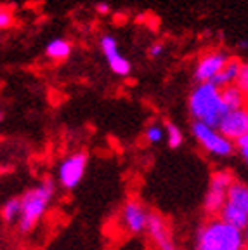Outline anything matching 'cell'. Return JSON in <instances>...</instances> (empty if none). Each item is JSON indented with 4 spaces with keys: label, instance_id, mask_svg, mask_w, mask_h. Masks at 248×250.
<instances>
[{
    "label": "cell",
    "instance_id": "obj_19",
    "mask_svg": "<svg viewBox=\"0 0 248 250\" xmlns=\"http://www.w3.org/2000/svg\"><path fill=\"white\" fill-rule=\"evenodd\" d=\"M165 137H167L165 127H162V125H158V124L147 125L146 130H144V139H146V143H149V145H158Z\"/></svg>",
    "mask_w": 248,
    "mask_h": 250
},
{
    "label": "cell",
    "instance_id": "obj_22",
    "mask_svg": "<svg viewBox=\"0 0 248 250\" xmlns=\"http://www.w3.org/2000/svg\"><path fill=\"white\" fill-rule=\"evenodd\" d=\"M163 51H165V45H163L162 42H155L147 47V56H149L151 59L160 58V56L163 54Z\"/></svg>",
    "mask_w": 248,
    "mask_h": 250
},
{
    "label": "cell",
    "instance_id": "obj_13",
    "mask_svg": "<svg viewBox=\"0 0 248 250\" xmlns=\"http://www.w3.org/2000/svg\"><path fill=\"white\" fill-rule=\"evenodd\" d=\"M219 217L224 221V223L231 224V226L238 228L241 231H247L248 229V215L245 212H241L240 208H236L234 205L231 203H226V207L221 210Z\"/></svg>",
    "mask_w": 248,
    "mask_h": 250
},
{
    "label": "cell",
    "instance_id": "obj_25",
    "mask_svg": "<svg viewBox=\"0 0 248 250\" xmlns=\"http://www.w3.org/2000/svg\"><path fill=\"white\" fill-rule=\"evenodd\" d=\"M94 9H96L97 14H108V12H109V4H108V2H97V4L94 5Z\"/></svg>",
    "mask_w": 248,
    "mask_h": 250
},
{
    "label": "cell",
    "instance_id": "obj_9",
    "mask_svg": "<svg viewBox=\"0 0 248 250\" xmlns=\"http://www.w3.org/2000/svg\"><path fill=\"white\" fill-rule=\"evenodd\" d=\"M146 234L149 236V240H151L153 247H155L156 250H179L167 221H165L160 214L151 212V217H149V223H147Z\"/></svg>",
    "mask_w": 248,
    "mask_h": 250
},
{
    "label": "cell",
    "instance_id": "obj_7",
    "mask_svg": "<svg viewBox=\"0 0 248 250\" xmlns=\"http://www.w3.org/2000/svg\"><path fill=\"white\" fill-rule=\"evenodd\" d=\"M87 165H89V158L83 151H75L64 156L58 167V183L61 184V188L75 189L85 176Z\"/></svg>",
    "mask_w": 248,
    "mask_h": 250
},
{
    "label": "cell",
    "instance_id": "obj_18",
    "mask_svg": "<svg viewBox=\"0 0 248 250\" xmlns=\"http://www.w3.org/2000/svg\"><path fill=\"white\" fill-rule=\"evenodd\" d=\"M165 134H167L165 141H167V145L170 146V148L175 149V148H179V146L184 143L183 130L179 129L175 124H172V122H165Z\"/></svg>",
    "mask_w": 248,
    "mask_h": 250
},
{
    "label": "cell",
    "instance_id": "obj_4",
    "mask_svg": "<svg viewBox=\"0 0 248 250\" xmlns=\"http://www.w3.org/2000/svg\"><path fill=\"white\" fill-rule=\"evenodd\" d=\"M191 134H193L194 141L200 145V148L212 156L226 158V156H231L236 151V143L227 139L217 127H210V125H207V124L193 122V125H191Z\"/></svg>",
    "mask_w": 248,
    "mask_h": 250
},
{
    "label": "cell",
    "instance_id": "obj_17",
    "mask_svg": "<svg viewBox=\"0 0 248 250\" xmlns=\"http://www.w3.org/2000/svg\"><path fill=\"white\" fill-rule=\"evenodd\" d=\"M21 217V196H12L5 200L2 207V219L5 224H18Z\"/></svg>",
    "mask_w": 248,
    "mask_h": 250
},
{
    "label": "cell",
    "instance_id": "obj_2",
    "mask_svg": "<svg viewBox=\"0 0 248 250\" xmlns=\"http://www.w3.org/2000/svg\"><path fill=\"white\" fill-rule=\"evenodd\" d=\"M247 243L245 231L224 223L221 217H208L198 228L194 250H243Z\"/></svg>",
    "mask_w": 248,
    "mask_h": 250
},
{
    "label": "cell",
    "instance_id": "obj_10",
    "mask_svg": "<svg viewBox=\"0 0 248 250\" xmlns=\"http://www.w3.org/2000/svg\"><path fill=\"white\" fill-rule=\"evenodd\" d=\"M219 130L224 134L227 139L233 143L240 141L248 134V106H243L240 109H231L224 115Z\"/></svg>",
    "mask_w": 248,
    "mask_h": 250
},
{
    "label": "cell",
    "instance_id": "obj_5",
    "mask_svg": "<svg viewBox=\"0 0 248 250\" xmlns=\"http://www.w3.org/2000/svg\"><path fill=\"white\" fill-rule=\"evenodd\" d=\"M234 177L229 170H215L210 177L208 189L203 200V208L208 217H219L221 210L227 203V195L231 186L234 184Z\"/></svg>",
    "mask_w": 248,
    "mask_h": 250
},
{
    "label": "cell",
    "instance_id": "obj_11",
    "mask_svg": "<svg viewBox=\"0 0 248 250\" xmlns=\"http://www.w3.org/2000/svg\"><path fill=\"white\" fill-rule=\"evenodd\" d=\"M101 51L104 54V59L108 61L109 70L118 77H127L132 71V64L125 56L120 54L118 42L113 35H103L101 37Z\"/></svg>",
    "mask_w": 248,
    "mask_h": 250
},
{
    "label": "cell",
    "instance_id": "obj_24",
    "mask_svg": "<svg viewBox=\"0 0 248 250\" xmlns=\"http://www.w3.org/2000/svg\"><path fill=\"white\" fill-rule=\"evenodd\" d=\"M118 250H144V245L139 242V240H130L125 245L118 247Z\"/></svg>",
    "mask_w": 248,
    "mask_h": 250
},
{
    "label": "cell",
    "instance_id": "obj_14",
    "mask_svg": "<svg viewBox=\"0 0 248 250\" xmlns=\"http://www.w3.org/2000/svg\"><path fill=\"white\" fill-rule=\"evenodd\" d=\"M227 203L234 205L236 208H240L241 212L248 215V186L241 181H234V184L229 189L227 195Z\"/></svg>",
    "mask_w": 248,
    "mask_h": 250
},
{
    "label": "cell",
    "instance_id": "obj_3",
    "mask_svg": "<svg viewBox=\"0 0 248 250\" xmlns=\"http://www.w3.org/2000/svg\"><path fill=\"white\" fill-rule=\"evenodd\" d=\"M54 195V179H42L39 184L24 191V195H21V217L20 223H18L20 233H30L42 221V217L49 210V205H51Z\"/></svg>",
    "mask_w": 248,
    "mask_h": 250
},
{
    "label": "cell",
    "instance_id": "obj_21",
    "mask_svg": "<svg viewBox=\"0 0 248 250\" xmlns=\"http://www.w3.org/2000/svg\"><path fill=\"white\" fill-rule=\"evenodd\" d=\"M12 21H14L12 12L9 11L7 7H2V11H0V28H2V30H7V28L12 26Z\"/></svg>",
    "mask_w": 248,
    "mask_h": 250
},
{
    "label": "cell",
    "instance_id": "obj_15",
    "mask_svg": "<svg viewBox=\"0 0 248 250\" xmlns=\"http://www.w3.org/2000/svg\"><path fill=\"white\" fill-rule=\"evenodd\" d=\"M222 99H224V104L229 111H231V109H240V108H243V106H248L247 96H245V92L236 83L222 89Z\"/></svg>",
    "mask_w": 248,
    "mask_h": 250
},
{
    "label": "cell",
    "instance_id": "obj_6",
    "mask_svg": "<svg viewBox=\"0 0 248 250\" xmlns=\"http://www.w3.org/2000/svg\"><path fill=\"white\" fill-rule=\"evenodd\" d=\"M149 217H151V212L144 207V203L137 198H130L122 207L120 215H118V224L124 229V233L130 234V236H139V234L146 233Z\"/></svg>",
    "mask_w": 248,
    "mask_h": 250
},
{
    "label": "cell",
    "instance_id": "obj_16",
    "mask_svg": "<svg viewBox=\"0 0 248 250\" xmlns=\"http://www.w3.org/2000/svg\"><path fill=\"white\" fill-rule=\"evenodd\" d=\"M71 54V43L64 39H54L47 43L45 47V56L52 61H66Z\"/></svg>",
    "mask_w": 248,
    "mask_h": 250
},
{
    "label": "cell",
    "instance_id": "obj_28",
    "mask_svg": "<svg viewBox=\"0 0 248 250\" xmlns=\"http://www.w3.org/2000/svg\"><path fill=\"white\" fill-rule=\"evenodd\" d=\"M243 250H248V243H247V247H245V249Z\"/></svg>",
    "mask_w": 248,
    "mask_h": 250
},
{
    "label": "cell",
    "instance_id": "obj_1",
    "mask_svg": "<svg viewBox=\"0 0 248 250\" xmlns=\"http://www.w3.org/2000/svg\"><path fill=\"white\" fill-rule=\"evenodd\" d=\"M187 108H189V115L194 122L217 127V129L224 115L229 111L222 99V89L213 85L212 82L194 85V89L189 94V99H187Z\"/></svg>",
    "mask_w": 248,
    "mask_h": 250
},
{
    "label": "cell",
    "instance_id": "obj_23",
    "mask_svg": "<svg viewBox=\"0 0 248 250\" xmlns=\"http://www.w3.org/2000/svg\"><path fill=\"white\" fill-rule=\"evenodd\" d=\"M236 151L241 155V158H248V134L245 137H241L240 141H236Z\"/></svg>",
    "mask_w": 248,
    "mask_h": 250
},
{
    "label": "cell",
    "instance_id": "obj_12",
    "mask_svg": "<svg viewBox=\"0 0 248 250\" xmlns=\"http://www.w3.org/2000/svg\"><path fill=\"white\" fill-rule=\"evenodd\" d=\"M243 64L245 62H241L238 58H231L227 61V64L221 70V73L212 80V83L217 85L219 89H224L227 85H234L238 82V77H240Z\"/></svg>",
    "mask_w": 248,
    "mask_h": 250
},
{
    "label": "cell",
    "instance_id": "obj_8",
    "mask_svg": "<svg viewBox=\"0 0 248 250\" xmlns=\"http://www.w3.org/2000/svg\"><path fill=\"white\" fill-rule=\"evenodd\" d=\"M229 59H231V56L226 51H221V49L205 52L200 58V61L196 62V66H194L193 78L196 80V83L212 82L213 78L221 73L222 68L227 64Z\"/></svg>",
    "mask_w": 248,
    "mask_h": 250
},
{
    "label": "cell",
    "instance_id": "obj_27",
    "mask_svg": "<svg viewBox=\"0 0 248 250\" xmlns=\"http://www.w3.org/2000/svg\"><path fill=\"white\" fill-rule=\"evenodd\" d=\"M245 234H247V240H248V229H247V231H245Z\"/></svg>",
    "mask_w": 248,
    "mask_h": 250
},
{
    "label": "cell",
    "instance_id": "obj_26",
    "mask_svg": "<svg viewBox=\"0 0 248 250\" xmlns=\"http://www.w3.org/2000/svg\"><path fill=\"white\" fill-rule=\"evenodd\" d=\"M240 47H241V49H245V47H248V42H241V43H240Z\"/></svg>",
    "mask_w": 248,
    "mask_h": 250
},
{
    "label": "cell",
    "instance_id": "obj_20",
    "mask_svg": "<svg viewBox=\"0 0 248 250\" xmlns=\"http://www.w3.org/2000/svg\"><path fill=\"white\" fill-rule=\"evenodd\" d=\"M236 85L243 90L245 96H247V99H248V62H245L243 68H241V73H240V77H238Z\"/></svg>",
    "mask_w": 248,
    "mask_h": 250
}]
</instances>
